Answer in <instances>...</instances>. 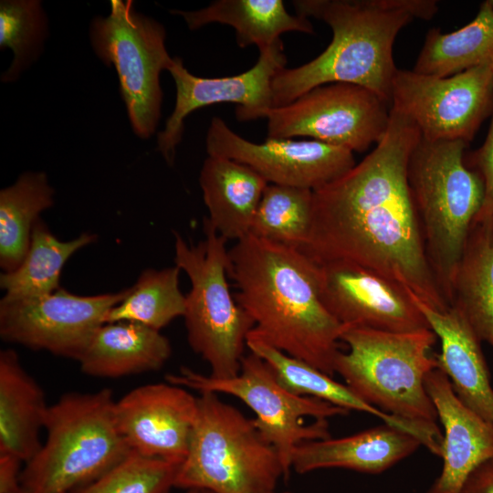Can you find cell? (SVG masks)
<instances>
[{
  "label": "cell",
  "mask_w": 493,
  "mask_h": 493,
  "mask_svg": "<svg viewBox=\"0 0 493 493\" xmlns=\"http://www.w3.org/2000/svg\"><path fill=\"white\" fill-rule=\"evenodd\" d=\"M207 155L247 165L268 184L316 191L350 171L351 151L314 140L244 139L219 117L212 118L205 137Z\"/></svg>",
  "instance_id": "9a60e30c"
},
{
  "label": "cell",
  "mask_w": 493,
  "mask_h": 493,
  "mask_svg": "<svg viewBox=\"0 0 493 493\" xmlns=\"http://www.w3.org/2000/svg\"><path fill=\"white\" fill-rule=\"evenodd\" d=\"M451 306L493 351V219L474 222L470 227L455 275Z\"/></svg>",
  "instance_id": "484cf974"
},
{
  "label": "cell",
  "mask_w": 493,
  "mask_h": 493,
  "mask_svg": "<svg viewBox=\"0 0 493 493\" xmlns=\"http://www.w3.org/2000/svg\"><path fill=\"white\" fill-rule=\"evenodd\" d=\"M414 303L440 341L435 355L456 396L468 408L493 424V387L478 340L461 312L451 306L435 309L414 297Z\"/></svg>",
  "instance_id": "d6986e66"
},
{
  "label": "cell",
  "mask_w": 493,
  "mask_h": 493,
  "mask_svg": "<svg viewBox=\"0 0 493 493\" xmlns=\"http://www.w3.org/2000/svg\"><path fill=\"white\" fill-rule=\"evenodd\" d=\"M198 411L197 397L173 383L139 386L115 402L117 427L131 451L182 464Z\"/></svg>",
  "instance_id": "e0dca14e"
},
{
  "label": "cell",
  "mask_w": 493,
  "mask_h": 493,
  "mask_svg": "<svg viewBox=\"0 0 493 493\" xmlns=\"http://www.w3.org/2000/svg\"><path fill=\"white\" fill-rule=\"evenodd\" d=\"M110 389L68 393L48 406L47 437L20 474L26 493H71L95 481L131 451L116 425Z\"/></svg>",
  "instance_id": "5b68a950"
},
{
  "label": "cell",
  "mask_w": 493,
  "mask_h": 493,
  "mask_svg": "<svg viewBox=\"0 0 493 493\" xmlns=\"http://www.w3.org/2000/svg\"><path fill=\"white\" fill-rule=\"evenodd\" d=\"M267 493H292V492H276V490H273V491H270V492H267Z\"/></svg>",
  "instance_id": "f35d334b"
},
{
  "label": "cell",
  "mask_w": 493,
  "mask_h": 493,
  "mask_svg": "<svg viewBox=\"0 0 493 493\" xmlns=\"http://www.w3.org/2000/svg\"><path fill=\"white\" fill-rule=\"evenodd\" d=\"M108 16H95L89 40L95 55L117 72L120 93L136 136L152 137L161 119L162 71L172 66L166 30L152 17L137 12L132 1L110 0Z\"/></svg>",
  "instance_id": "30bf717a"
},
{
  "label": "cell",
  "mask_w": 493,
  "mask_h": 493,
  "mask_svg": "<svg viewBox=\"0 0 493 493\" xmlns=\"http://www.w3.org/2000/svg\"><path fill=\"white\" fill-rule=\"evenodd\" d=\"M187 456L174 488L211 493H267L285 471L279 456L256 427L218 393L202 392Z\"/></svg>",
  "instance_id": "52a82bcc"
},
{
  "label": "cell",
  "mask_w": 493,
  "mask_h": 493,
  "mask_svg": "<svg viewBox=\"0 0 493 493\" xmlns=\"http://www.w3.org/2000/svg\"><path fill=\"white\" fill-rule=\"evenodd\" d=\"M122 290L80 296L59 288L26 299L0 301L4 341L79 360L109 311L129 293Z\"/></svg>",
  "instance_id": "4fadbf2b"
},
{
  "label": "cell",
  "mask_w": 493,
  "mask_h": 493,
  "mask_svg": "<svg viewBox=\"0 0 493 493\" xmlns=\"http://www.w3.org/2000/svg\"><path fill=\"white\" fill-rule=\"evenodd\" d=\"M170 13L182 16L190 30L211 23L230 26L241 48L268 47L281 41L280 36L287 32L315 33L309 18L290 15L281 0H216L198 10Z\"/></svg>",
  "instance_id": "d4e9b609"
},
{
  "label": "cell",
  "mask_w": 493,
  "mask_h": 493,
  "mask_svg": "<svg viewBox=\"0 0 493 493\" xmlns=\"http://www.w3.org/2000/svg\"><path fill=\"white\" fill-rule=\"evenodd\" d=\"M462 493H493V458L479 465L470 474Z\"/></svg>",
  "instance_id": "d590c367"
},
{
  "label": "cell",
  "mask_w": 493,
  "mask_h": 493,
  "mask_svg": "<svg viewBox=\"0 0 493 493\" xmlns=\"http://www.w3.org/2000/svg\"><path fill=\"white\" fill-rule=\"evenodd\" d=\"M391 105L372 91L350 83L312 89L266 114L267 138L309 137L358 152L378 143L388 128Z\"/></svg>",
  "instance_id": "8fae6325"
},
{
  "label": "cell",
  "mask_w": 493,
  "mask_h": 493,
  "mask_svg": "<svg viewBox=\"0 0 493 493\" xmlns=\"http://www.w3.org/2000/svg\"><path fill=\"white\" fill-rule=\"evenodd\" d=\"M168 383L202 392L233 395L256 414L254 424L262 436L277 450L285 477L292 469L295 449L302 443L330 436L328 419L351 412L329 402L299 396L283 387L269 365L250 352L241 361L239 373L215 379L187 367L168 374Z\"/></svg>",
  "instance_id": "9c48e42d"
},
{
  "label": "cell",
  "mask_w": 493,
  "mask_h": 493,
  "mask_svg": "<svg viewBox=\"0 0 493 493\" xmlns=\"http://www.w3.org/2000/svg\"><path fill=\"white\" fill-rule=\"evenodd\" d=\"M467 144L421 136L407 166L428 260L449 307L456 268L485 195L482 177L466 163Z\"/></svg>",
  "instance_id": "277c9868"
},
{
  "label": "cell",
  "mask_w": 493,
  "mask_h": 493,
  "mask_svg": "<svg viewBox=\"0 0 493 493\" xmlns=\"http://www.w3.org/2000/svg\"><path fill=\"white\" fill-rule=\"evenodd\" d=\"M467 167L482 177L485 195L482 207L474 222L493 219V111L490 127L483 145L469 156Z\"/></svg>",
  "instance_id": "836d02e7"
},
{
  "label": "cell",
  "mask_w": 493,
  "mask_h": 493,
  "mask_svg": "<svg viewBox=\"0 0 493 493\" xmlns=\"http://www.w3.org/2000/svg\"><path fill=\"white\" fill-rule=\"evenodd\" d=\"M391 108L411 120L425 140L468 143L493 111V69L437 77L397 68Z\"/></svg>",
  "instance_id": "7c38bea8"
},
{
  "label": "cell",
  "mask_w": 493,
  "mask_h": 493,
  "mask_svg": "<svg viewBox=\"0 0 493 493\" xmlns=\"http://www.w3.org/2000/svg\"><path fill=\"white\" fill-rule=\"evenodd\" d=\"M187 493H211V492L206 491V490L192 489V490H189Z\"/></svg>",
  "instance_id": "8d00e7d4"
},
{
  "label": "cell",
  "mask_w": 493,
  "mask_h": 493,
  "mask_svg": "<svg viewBox=\"0 0 493 493\" xmlns=\"http://www.w3.org/2000/svg\"><path fill=\"white\" fill-rule=\"evenodd\" d=\"M48 406L40 385L12 349L0 352V454L27 463L40 449Z\"/></svg>",
  "instance_id": "cb8c5ba5"
},
{
  "label": "cell",
  "mask_w": 493,
  "mask_h": 493,
  "mask_svg": "<svg viewBox=\"0 0 493 493\" xmlns=\"http://www.w3.org/2000/svg\"><path fill=\"white\" fill-rule=\"evenodd\" d=\"M22 461L7 455L0 454V493H14L20 489V465Z\"/></svg>",
  "instance_id": "e575fe53"
},
{
  "label": "cell",
  "mask_w": 493,
  "mask_h": 493,
  "mask_svg": "<svg viewBox=\"0 0 493 493\" xmlns=\"http://www.w3.org/2000/svg\"><path fill=\"white\" fill-rule=\"evenodd\" d=\"M246 347L263 359L287 390L299 396L315 397L348 411L369 414L383 423L403 429L417 437L422 446L436 453L442 432L438 426H427L390 415L358 397L346 384L312 365L288 355L249 332Z\"/></svg>",
  "instance_id": "44dd1931"
},
{
  "label": "cell",
  "mask_w": 493,
  "mask_h": 493,
  "mask_svg": "<svg viewBox=\"0 0 493 493\" xmlns=\"http://www.w3.org/2000/svg\"><path fill=\"white\" fill-rule=\"evenodd\" d=\"M319 265L322 302L343 326L394 332L430 329L412 297L398 284L351 264Z\"/></svg>",
  "instance_id": "2e32d148"
},
{
  "label": "cell",
  "mask_w": 493,
  "mask_h": 493,
  "mask_svg": "<svg viewBox=\"0 0 493 493\" xmlns=\"http://www.w3.org/2000/svg\"><path fill=\"white\" fill-rule=\"evenodd\" d=\"M292 5L298 16L325 22L332 38L309 62L278 72L273 108L337 82L363 87L391 105L398 33L414 18L430 20L438 11L435 0H294Z\"/></svg>",
  "instance_id": "3957f363"
},
{
  "label": "cell",
  "mask_w": 493,
  "mask_h": 493,
  "mask_svg": "<svg viewBox=\"0 0 493 493\" xmlns=\"http://www.w3.org/2000/svg\"><path fill=\"white\" fill-rule=\"evenodd\" d=\"M488 1H489L490 5H491V6L493 8V0H488Z\"/></svg>",
  "instance_id": "ab89813d"
},
{
  "label": "cell",
  "mask_w": 493,
  "mask_h": 493,
  "mask_svg": "<svg viewBox=\"0 0 493 493\" xmlns=\"http://www.w3.org/2000/svg\"><path fill=\"white\" fill-rule=\"evenodd\" d=\"M180 465L131 452L106 474L71 493H169Z\"/></svg>",
  "instance_id": "d6a6232c"
},
{
  "label": "cell",
  "mask_w": 493,
  "mask_h": 493,
  "mask_svg": "<svg viewBox=\"0 0 493 493\" xmlns=\"http://www.w3.org/2000/svg\"><path fill=\"white\" fill-rule=\"evenodd\" d=\"M205 239L189 244L174 232V263L190 279L184 314L189 345L210 366V376H236L254 321L232 296L227 240L204 219Z\"/></svg>",
  "instance_id": "ba28073f"
},
{
  "label": "cell",
  "mask_w": 493,
  "mask_h": 493,
  "mask_svg": "<svg viewBox=\"0 0 493 493\" xmlns=\"http://www.w3.org/2000/svg\"><path fill=\"white\" fill-rule=\"evenodd\" d=\"M228 257L235 299L254 321L250 333L332 376L344 326L322 302L320 265L299 247L250 234Z\"/></svg>",
  "instance_id": "7a4b0ae2"
},
{
  "label": "cell",
  "mask_w": 493,
  "mask_h": 493,
  "mask_svg": "<svg viewBox=\"0 0 493 493\" xmlns=\"http://www.w3.org/2000/svg\"><path fill=\"white\" fill-rule=\"evenodd\" d=\"M55 190L44 172H25L0 191V267L16 269L24 260L35 223L54 204Z\"/></svg>",
  "instance_id": "f1b7e54d"
},
{
  "label": "cell",
  "mask_w": 493,
  "mask_h": 493,
  "mask_svg": "<svg viewBox=\"0 0 493 493\" xmlns=\"http://www.w3.org/2000/svg\"><path fill=\"white\" fill-rule=\"evenodd\" d=\"M417 126L391 108L386 132L350 171L313 191L309 240L319 264L347 263L383 277L427 306L446 310L407 180Z\"/></svg>",
  "instance_id": "6da1fadb"
},
{
  "label": "cell",
  "mask_w": 493,
  "mask_h": 493,
  "mask_svg": "<svg viewBox=\"0 0 493 493\" xmlns=\"http://www.w3.org/2000/svg\"><path fill=\"white\" fill-rule=\"evenodd\" d=\"M477 67L493 69V8L488 0L463 27L449 33L430 29L412 70L450 77Z\"/></svg>",
  "instance_id": "4316f807"
},
{
  "label": "cell",
  "mask_w": 493,
  "mask_h": 493,
  "mask_svg": "<svg viewBox=\"0 0 493 493\" xmlns=\"http://www.w3.org/2000/svg\"><path fill=\"white\" fill-rule=\"evenodd\" d=\"M199 184L209 216L205 219L228 240L250 234L252 222L268 183L246 164L207 155Z\"/></svg>",
  "instance_id": "7402d4cb"
},
{
  "label": "cell",
  "mask_w": 493,
  "mask_h": 493,
  "mask_svg": "<svg viewBox=\"0 0 493 493\" xmlns=\"http://www.w3.org/2000/svg\"><path fill=\"white\" fill-rule=\"evenodd\" d=\"M96 240V235L85 232L72 240L62 241L39 218L34 225L22 263L0 276V287L5 291L2 299H33L59 289V278L66 262L77 251Z\"/></svg>",
  "instance_id": "83f0119b"
},
{
  "label": "cell",
  "mask_w": 493,
  "mask_h": 493,
  "mask_svg": "<svg viewBox=\"0 0 493 493\" xmlns=\"http://www.w3.org/2000/svg\"><path fill=\"white\" fill-rule=\"evenodd\" d=\"M437 341L431 329L394 332L345 327L334 372L362 400L405 421L437 425V414L425 389V377L438 368L432 353Z\"/></svg>",
  "instance_id": "8992f818"
},
{
  "label": "cell",
  "mask_w": 493,
  "mask_h": 493,
  "mask_svg": "<svg viewBox=\"0 0 493 493\" xmlns=\"http://www.w3.org/2000/svg\"><path fill=\"white\" fill-rule=\"evenodd\" d=\"M312 208L313 191L268 184L256 211L250 235L302 248L309 237Z\"/></svg>",
  "instance_id": "4dcf8cb0"
},
{
  "label": "cell",
  "mask_w": 493,
  "mask_h": 493,
  "mask_svg": "<svg viewBox=\"0 0 493 493\" xmlns=\"http://www.w3.org/2000/svg\"><path fill=\"white\" fill-rule=\"evenodd\" d=\"M422 446L412 434L387 424L342 437L300 444L292 456V469L305 474L343 468L377 475L414 454Z\"/></svg>",
  "instance_id": "ffe728a7"
},
{
  "label": "cell",
  "mask_w": 493,
  "mask_h": 493,
  "mask_svg": "<svg viewBox=\"0 0 493 493\" xmlns=\"http://www.w3.org/2000/svg\"><path fill=\"white\" fill-rule=\"evenodd\" d=\"M425 384L444 427L442 469L426 493H462L470 474L493 458V424L461 402L439 368Z\"/></svg>",
  "instance_id": "ac0fdd59"
},
{
  "label": "cell",
  "mask_w": 493,
  "mask_h": 493,
  "mask_svg": "<svg viewBox=\"0 0 493 493\" xmlns=\"http://www.w3.org/2000/svg\"><path fill=\"white\" fill-rule=\"evenodd\" d=\"M172 353L169 340L160 330L118 321L102 324L79 358L82 372L118 378L160 370Z\"/></svg>",
  "instance_id": "603a6c76"
},
{
  "label": "cell",
  "mask_w": 493,
  "mask_h": 493,
  "mask_svg": "<svg viewBox=\"0 0 493 493\" xmlns=\"http://www.w3.org/2000/svg\"><path fill=\"white\" fill-rule=\"evenodd\" d=\"M47 37L48 20L40 0H2L0 48H9L13 58L1 81L17 80L41 56Z\"/></svg>",
  "instance_id": "1f68e13d"
},
{
  "label": "cell",
  "mask_w": 493,
  "mask_h": 493,
  "mask_svg": "<svg viewBox=\"0 0 493 493\" xmlns=\"http://www.w3.org/2000/svg\"><path fill=\"white\" fill-rule=\"evenodd\" d=\"M14 493H26L23 488H21L20 489H18L17 491L14 492Z\"/></svg>",
  "instance_id": "74e56055"
},
{
  "label": "cell",
  "mask_w": 493,
  "mask_h": 493,
  "mask_svg": "<svg viewBox=\"0 0 493 493\" xmlns=\"http://www.w3.org/2000/svg\"><path fill=\"white\" fill-rule=\"evenodd\" d=\"M180 272L176 265L144 269L127 296L109 311L105 323L130 321L161 330L183 317L185 296L179 286Z\"/></svg>",
  "instance_id": "f546056e"
},
{
  "label": "cell",
  "mask_w": 493,
  "mask_h": 493,
  "mask_svg": "<svg viewBox=\"0 0 493 493\" xmlns=\"http://www.w3.org/2000/svg\"><path fill=\"white\" fill-rule=\"evenodd\" d=\"M286 64L282 40L260 49L257 61L251 68L229 77L195 76L184 66L182 58L174 57L168 71L175 84V105L163 130L157 133V151L173 165L176 147L182 142L184 120L200 108L232 102L236 104L235 112L239 121L265 118L273 108V79Z\"/></svg>",
  "instance_id": "5bb4252c"
}]
</instances>
